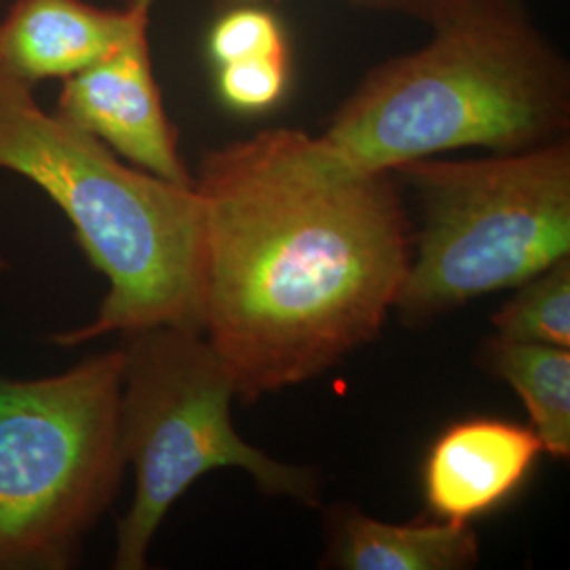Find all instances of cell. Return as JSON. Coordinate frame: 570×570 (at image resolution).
I'll return each instance as SVG.
<instances>
[{
    "instance_id": "9c48e42d",
    "label": "cell",
    "mask_w": 570,
    "mask_h": 570,
    "mask_svg": "<svg viewBox=\"0 0 570 570\" xmlns=\"http://www.w3.org/2000/svg\"><path fill=\"white\" fill-rule=\"evenodd\" d=\"M148 23L146 11L102 9L87 0H13L0 21V66L30 87L66 79Z\"/></svg>"
},
{
    "instance_id": "ac0fdd59",
    "label": "cell",
    "mask_w": 570,
    "mask_h": 570,
    "mask_svg": "<svg viewBox=\"0 0 570 570\" xmlns=\"http://www.w3.org/2000/svg\"><path fill=\"white\" fill-rule=\"evenodd\" d=\"M0 2H2V0H0Z\"/></svg>"
},
{
    "instance_id": "8992f818",
    "label": "cell",
    "mask_w": 570,
    "mask_h": 570,
    "mask_svg": "<svg viewBox=\"0 0 570 570\" xmlns=\"http://www.w3.org/2000/svg\"><path fill=\"white\" fill-rule=\"evenodd\" d=\"M122 353L60 374H0V570H66L112 508L125 473Z\"/></svg>"
},
{
    "instance_id": "7a4b0ae2",
    "label": "cell",
    "mask_w": 570,
    "mask_h": 570,
    "mask_svg": "<svg viewBox=\"0 0 570 570\" xmlns=\"http://www.w3.org/2000/svg\"><path fill=\"white\" fill-rule=\"evenodd\" d=\"M428 45L370 70L322 138L364 171L459 148L515 153L567 138L570 68L524 0H471Z\"/></svg>"
},
{
    "instance_id": "ba28073f",
    "label": "cell",
    "mask_w": 570,
    "mask_h": 570,
    "mask_svg": "<svg viewBox=\"0 0 570 570\" xmlns=\"http://www.w3.org/2000/svg\"><path fill=\"white\" fill-rule=\"evenodd\" d=\"M543 452L534 431L501 419L450 425L429 449L425 501L435 520L469 524L505 503Z\"/></svg>"
},
{
    "instance_id": "e0dca14e",
    "label": "cell",
    "mask_w": 570,
    "mask_h": 570,
    "mask_svg": "<svg viewBox=\"0 0 570 570\" xmlns=\"http://www.w3.org/2000/svg\"><path fill=\"white\" fill-rule=\"evenodd\" d=\"M7 268H9V256H7V252L2 249V242H0V275H2Z\"/></svg>"
},
{
    "instance_id": "5bb4252c",
    "label": "cell",
    "mask_w": 570,
    "mask_h": 570,
    "mask_svg": "<svg viewBox=\"0 0 570 570\" xmlns=\"http://www.w3.org/2000/svg\"><path fill=\"white\" fill-rule=\"evenodd\" d=\"M220 100L237 112H265L284 98L289 56H266L216 66Z\"/></svg>"
},
{
    "instance_id": "277c9868",
    "label": "cell",
    "mask_w": 570,
    "mask_h": 570,
    "mask_svg": "<svg viewBox=\"0 0 570 570\" xmlns=\"http://www.w3.org/2000/svg\"><path fill=\"white\" fill-rule=\"evenodd\" d=\"M423 228L395 308L407 324L518 287L569 256L570 142L400 167Z\"/></svg>"
},
{
    "instance_id": "9a60e30c",
    "label": "cell",
    "mask_w": 570,
    "mask_h": 570,
    "mask_svg": "<svg viewBox=\"0 0 570 570\" xmlns=\"http://www.w3.org/2000/svg\"><path fill=\"white\" fill-rule=\"evenodd\" d=\"M266 2H282V0H212L218 11H225L239 4H266ZM355 7L372 9V11H387L400 13L412 20H421L433 26L435 21L444 20L450 13L459 11L471 0H348Z\"/></svg>"
},
{
    "instance_id": "7c38bea8",
    "label": "cell",
    "mask_w": 570,
    "mask_h": 570,
    "mask_svg": "<svg viewBox=\"0 0 570 570\" xmlns=\"http://www.w3.org/2000/svg\"><path fill=\"white\" fill-rule=\"evenodd\" d=\"M497 336L515 343L570 346V258L518 285L515 296L492 315Z\"/></svg>"
},
{
    "instance_id": "3957f363",
    "label": "cell",
    "mask_w": 570,
    "mask_h": 570,
    "mask_svg": "<svg viewBox=\"0 0 570 570\" xmlns=\"http://www.w3.org/2000/svg\"><path fill=\"white\" fill-rule=\"evenodd\" d=\"M0 169L39 186L108 282L96 320L53 336L79 346L150 326L202 330L204 205L195 184L122 164L94 136L45 112L0 66Z\"/></svg>"
},
{
    "instance_id": "30bf717a",
    "label": "cell",
    "mask_w": 570,
    "mask_h": 570,
    "mask_svg": "<svg viewBox=\"0 0 570 570\" xmlns=\"http://www.w3.org/2000/svg\"><path fill=\"white\" fill-rule=\"evenodd\" d=\"M327 562L343 570H465L480 562V541L469 524H389L353 508L327 518Z\"/></svg>"
},
{
    "instance_id": "52a82bcc",
    "label": "cell",
    "mask_w": 570,
    "mask_h": 570,
    "mask_svg": "<svg viewBox=\"0 0 570 570\" xmlns=\"http://www.w3.org/2000/svg\"><path fill=\"white\" fill-rule=\"evenodd\" d=\"M53 115L94 136L127 164L167 183L195 184L155 79L148 26L102 60L61 79Z\"/></svg>"
},
{
    "instance_id": "4fadbf2b",
    "label": "cell",
    "mask_w": 570,
    "mask_h": 570,
    "mask_svg": "<svg viewBox=\"0 0 570 570\" xmlns=\"http://www.w3.org/2000/svg\"><path fill=\"white\" fill-rule=\"evenodd\" d=\"M216 66L249 58L289 56L284 28L263 4H239L220 11L207 39Z\"/></svg>"
},
{
    "instance_id": "2e32d148",
    "label": "cell",
    "mask_w": 570,
    "mask_h": 570,
    "mask_svg": "<svg viewBox=\"0 0 570 570\" xmlns=\"http://www.w3.org/2000/svg\"><path fill=\"white\" fill-rule=\"evenodd\" d=\"M157 0H121V7L125 9H136V11H146L150 13Z\"/></svg>"
},
{
    "instance_id": "5b68a950",
    "label": "cell",
    "mask_w": 570,
    "mask_h": 570,
    "mask_svg": "<svg viewBox=\"0 0 570 570\" xmlns=\"http://www.w3.org/2000/svg\"><path fill=\"white\" fill-rule=\"evenodd\" d=\"M119 431L134 468L131 508L119 520L115 569L142 570L165 515L214 469H244L268 497L320 503V480L254 449L237 433V385L202 330L150 326L122 334Z\"/></svg>"
},
{
    "instance_id": "8fae6325",
    "label": "cell",
    "mask_w": 570,
    "mask_h": 570,
    "mask_svg": "<svg viewBox=\"0 0 570 570\" xmlns=\"http://www.w3.org/2000/svg\"><path fill=\"white\" fill-rule=\"evenodd\" d=\"M478 360L492 379L508 383L520 395L543 452L553 459H569V348L515 343L494 334L480 348Z\"/></svg>"
},
{
    "instance_id": "6da1fadb",
    "label": "cell",
    "mask_w": 570,
    "mask_h": 570,
    "mask_svg": "<svg viewBox=\"0 0 570 570\" xmlns=\"http://www.w3.org/2000/svg\"><path fill=\"white\" fill-rule=\"evenodd\" d=\"M195 188L202 332L244 402L306 383L379 336L412 256L393 174L279 127L207 150Z\"/></svg>"
}]
</instances>
